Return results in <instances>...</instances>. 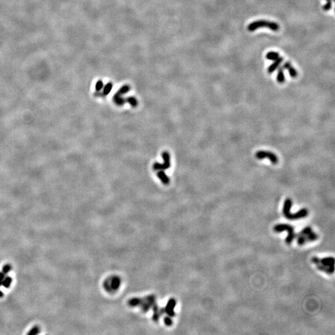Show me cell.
<instances>
[{
    "label": "cell",
    "mask_w": 335,
    "mask_h": 335,
    "mask_svg": "<svg viewBox=\"0 0 335 335\" xmlns=\"http://www.w3.org/2000/svg\"><path fill=\"white\" fill-rule=\"evenodd\" d=\"M312 262L316 266L318 270L326 272L328 274H333L334 271V259L333 257L319 258L315 256L312 258Z\"/></svg>",
    "instance_id": "obj_1"
},
{
    "label": "cell",
    "mask_w": 335,
    "mask_h": 335,
    "mask_svg": "<svg viewBox=\"0 0 335 335\" xmlns=\"http://www.w3.org/2000/svg\"><path fill=\"white\" fill-rule=\"evenodd\" d=\"M292 205V201L291 199L287 198L285 200L284 203V207H283V214L284 217L291 220H298L306 217L308 214V211L307 209H302L298 210L297 212L295 214H292L291 212V207Z\"/></svg>",
    "instance_id": "obj_2"
},
{
    "label": "cell",
    "mask_w": 335,
    "mask_h": 335,
    "mask_svg": "<svg viewBox=\"0 0 335 335\" xmlns=\"http://www.w3.org/2000/svg\"><path fill=\"white\" fill-rule=\"evenodd\" d=\"M297 236V243L298 245L302 246L308 242L315 241L318 238V235L313 231L310 226H306L304 228Z\"/></svg>",
    "instance_id": "obj_3"
},
{
    "label": "cell",
    "mask_w": 335,
    "mask_h": 335,
    "mask_svg": "<svg viewBox=\"0 0 335 335\" xmlns=\"http://www.w3.org/2000/svg\"><path fill=\"white\" fill-rule=\"evenodd\" d=\"M262 28H268L272 31H277L279 29V25L275 22L267 20H258L250 23L248 26V30L250 32H252Z\"/></svg>",
    "instance_id": "obj_4"
},
{
    "label": "cell",
    "mask_w": 335,
    "mask_h": 335,
    "mask_svg": "<svg viewBox=\"0 0 335 335\" xmlns=\"http://www.w3.org/2000/svg\"><path fill=\"white\" fill-rule=\"evenodd\" d=\"M273 230L276 233L287 231L288 233V235L285 241L287 245H291L292 243L293 240L297 237V235L295 233L294 228L292 225L288 224H277L274 226Z\"/></svg>",
    "instance_id": "obj_5"
},
{
    "label": "cell",
    "mask_w": 335,
    "mask_h": 335,
    "mask_svg": "<svg viewBox=\"0 0 335 335\" xmlns=\"http://www.w3.org/2000/svg\"><path fill=\"white\" fill-rule=\"evenodd\" d=\"M255 157L258 159L264 158L269 159L273 164H276L278 163V158L274 153L269 151H258L255 154Z\"/></svg>",
    "instance_id": "obj_6"
},
{
    "label": "cell",
    "mask_w": 335,
    "mask_h": 335,
    "mask_svg": "<svg viewBox=\"0 0 335 335\" xmlns=\"http://www.w3.org/2000/svg\"><path fill=\"white\" fill-rule=\"evenodd\" d=\"M129 90L130 87L127 85H125L122 86L121 88L116 92V95L114 96V101L117 105L122 106L125 104L126 102V99L123 98L122 95L127 93V92L129 91Z\"/></svg>",
    "instance_id": "obj_7"
},
{
    "label": "cell",
    "mask_w": 335,
    "mask_h": 335,
    "mask_svg": "<svg viewBox=\"0 0 335 335\" xmlns=\"http://www.w3.org/2000/svg\"><path fill=\"white\" fill-rule=\"evenodd\" d=\"M162 157L164 160L163 164L155 163L153 164V169L154 170H164L170 167V156L167 152H164L162 153Z\"/></svg>",
    "instance_id": "obj_8"
},
{
    "label": "cell",
    "mask_w": 335,
    "mask_h": 335,
    "mask_svg": "<svg viewBox=\"0 0 335 335\" xmlns=\"http://www.w3.org/2000/svg\"><path fill=\"white\" fill-rule=\"evenodd\" d=\"M283 68H286L288 70V73H289L290 76L292 77V78H296L298 75L297 73V70L293 68V66L292 65V64L289 62V61H286V62L284 63V66H283Z\"/></svg>",
    "instance_id": "obj_9"
},
{
    "label": "cell",
    "mask_w": 335,
    "mask_h": 335,
    "mask_svg": "<svg viewBox=\"0 0 335 335\" xmlns=\"http://www.w3.org/2000/svg\"><path fill=\"white\" fill-rule=\"evenodd\" d=\"M282 61H283V58L281 57H281L279 56V57L277 59L274 60V62H273L271 65H269V67H268V68H267L268 73H269V74L272 73L273 72H274L278 68V67L279 66V65L282 62Z\"/></svg>",
    "instance_id": "obj_10"
},
{
    "label": "cell",
    "mask_w": 335,
    "mask_h": 335,
    "mask_svg": "<svg viewBox=\"0 0 335 335\" xmlns=\"http://www.w3.org/2000/svg\"><path fill=\"white\" fill-rule=\"evenodd\" d=\"M285 76L284 73V68L283 66H281L278 70L277 75V81L279 83H283L285 81Z\"/></svg>",
    "instance_id": "obj_11"
},
{
    "label": "cell",
    "mask_w": 335,
    "mask_h": 335,
    "mask_svg": "<svg viewBox=\"0 0 335 335\" xmlns=\"http://www.w3.org/2000/svg\"><path fill=\"white\" fill-rule=\"evenodd\" d=\"M158 177L161 180L162 182L164 184H168L169 183V179L167 175L164 173L163 170H160L158 173Z\"/></svg>",
    "instance_id": "obj_12"
},
{
    "label": "cell",
    "mask_w": 335,
    "mask_h": 335,
    "mask_svg": "<svg viewBox=\"0 0 335 335\" xmlns=\"http://www.w3.org/2000/svg\"><path fill=\"white\" fill-rule=\"evenodd\" d=\"M279 57V54L276 52V51H269V52H267L266 55V58L269 60L274 61Z\"/></svg>",
    "instance_id": "obj_13"
},
{
    "label": "cell",
    "mask_w": 335,
    "mask_h": 335,
    "mask_svg": "<svg viewBox=\"0 0 335 335\" xmlns=\"http://www.w3.org/2000/svg\"><path fill=\"white\" fill-rule=\"evenodd\" d=\"M126 102L129 103L130 106H132L133 107H135L138 105L137 100L135 98V97H132V96H130V97H127V98L126 99Z\"/></svg>",
    "instance_id": "obj_14"
},
{
    "label": "cell",
    "mask_w": 335,
    "mask_h": 335,
    "mask_svg": "<svg viewBox=\"0 0 335 335\" xmlns=\"http://www.w3.org/2000/svg\"><path fill=\"white\" fill-rule=\"evenodd\" d=\"M112 88V84L111 83H109L108 84H107L104 87V90H103L102 96L107 95L111 92Z\"/></svg>",
    "instance_id": "obj_15"
},
{
    "label": "cell",
    "mask_w": 335,
    "mask_h": 335,
    "mask_svg": "<svg viewBox=\"0 0 335 335\" xmlns=\"http://www.w3.org/2000/svg\"><path fill=\"white\" fill-rule=\"evenodd\" d=\"M327 3L323 6V9L325 11H328L331 9L332 0H326Z\"/></svg>",
    "instance_id": "obj_16"
},
{
    "label": "cell",
    "mask_w": 335,
    "mask_h": 335,
    "mask_svg": "<svg viewBox=\"0 0 335 335\" xmlns=\"http://www.w3.org/2000/svg\"><path fill=\"white\" fill-rule=\"evenodd\" d=\"M102 87H103V83H102V81H97V83H96V90L97 91H100V90L102 88Z\"/></svg>",
    "instance_id": "obj_17"
}]
</instances>
